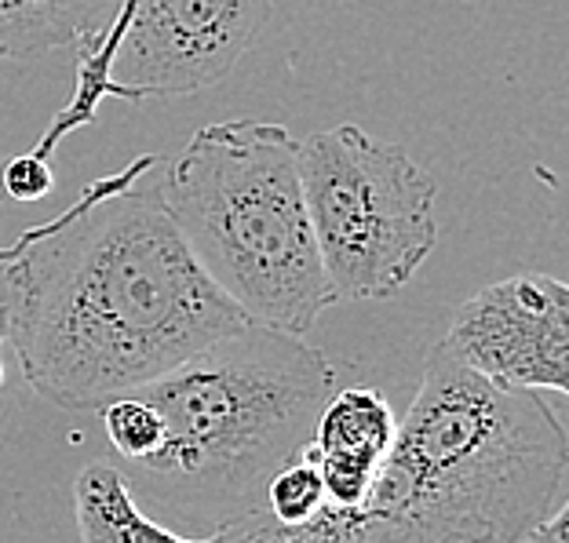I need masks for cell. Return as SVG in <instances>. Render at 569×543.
Listing matches in <instances>:
<instances>
[{"mask_svg": "<svg viewBox=\"0 0 569 543\" xmlns=\"http://www.w3.org/2000/svg\"><path fill=\"white\" fill-rule=\"evenodd\" d=\"M179 234L252 325L307 335L336 300L300 175V139L274 121L204 124L161 168Z\"/></svg>", "mask_w": 569, "mask_h": 543, "instance_id": "cell-4", "label": "cell"}, {"mask_svg": "<svg viewBox=\"0 0 569 543\" xmlns=\"http://www.w3.org/2000/svg\"><path fill=\"white\" fill-rule=\"evenodd\" d=\"M442 343L500 386L569 398V284L537 270L486 284L457 306Z\"/></svg>", "mask_w": 569, "mask_h": 543, "instance_id": "cell-6", "label": "cell"}, {"mask_svg": "<svg viewBox=\"0 0 569 543\" xmlns=\"http://www.w3.org/2000/svg\"><path fill=\"white\" fill-rule=\"evenodd\" d=\"M398 438V416L377 386L332 391L303 449L326 477L332 507H355L377 482L387 452Z\"/></svg>", "mask_w": 569, "mask_h": 543, "instance_id": "cell-8", "label": "cell"}, {"mask_svg": "<svg viewBox=\"0 0 569 543\" xmlns=\"http://www.w3.org/2000/svg\"><path fill=\"white\" fill-rule=\"evenodd\" d=\"M267 16L270 0H136L113 77L142 99L193 95L238 67Z\"/></svg>", "mask_w": 569, "mask_h": 543, "instance_id": "cell-7", "label": "cell"}, {"mask_svg": "<svg viewBox=\"0 0 569 543\" xmlns=\"http://www.w3.org/2000/svg\"><path fill=\"white\" fill-rule=\"evenodd\" d=\"M326 503H329L326 477H321L318 463L303 452L300 460L284 463V467L270 477L263 511L281 525H300L307 519H315Z\"/></svg>", "mask_w": 569, "mask_h": 543, "instance_id": "cell-12", "label": "cell"}, {"mask_svg": "<svg viewBox=\"0 0 569 543\" xmlns=\"http://www.w3.org/2000/svg\"><path fill=\"white\" fill-rule=\"evenodd\" d=\"M0 193H4V190H0Z\"/></svg>", "mask_w": 569, "mask_h": 543, "instance_id": "cell-16", "label": "cell"}, {"mask_svg": "<svg viewBox=\"0 0 569 543\" xmlns=\"http://www.w3.org/2000/svg\"><path fill=\"white\" fill-rule=\"evenodd\" d=\"M142 153L96 179L4 263L8 343L22 380L67 412L161 380L223 335L252 325L204 274Z\"/></svg>", "mask_w": 569, "mask_h": 543, "instance_id": "cell-1", "label": "cell"}, {"mask_svg": "<svg viewBox=\"0 0 569 543\" xmlns=\"http://www.w3.org/2000/svg\"><path fill=\"white\" fill-rule=\"evenodd\" d=\"M99 423L107 442L113 445V456L121 460V467H136V463L150 460L164 442V420L139 391H124L110 402H102Z\"/></svg>", "mask_w": 569, "mask_h": 543, "instance_id": "cell-11", "label": "cell"}, {"mask_svg": "<svg viewBox=\"0 0 569 543\" xmlns=\"http://www.w3.org/2000/svg\"><path fill=\"white\" fill-rule=\"evenodd\" d=\"M526 543H569V500L562 511L548 514V519L529 533Z\"/></svg>", "mask_w": 569, "mask_h": 543, "instance_id": "cell-14", "label": "cell"}, {"mask_svg": "<svg viewBox=\"0 0 569 543\" xmlns=\"http://www.w3.org/2000/svg\"><path fill=\"white\" fill-rule=\"evenodd\" d=\"M8 343V310L0 303V346ZM0 386H4V358H0Z\"/></svg>", "mask_w": 569, "mask_h": 543, "instance_id": "cell-15", "label": "cell"}, {"mask_svg": "<svg viewBox=\"0 0 569 543\" xmlns=\"http://www.w3.org/2000/svg\"><path fill=\"white\" fill-rule=\"evenodd\" d=\"M566 467L569 434L540 391L500 386L435 343L366 500L300 525L260 511L212 543H526Z\"/></svg>", "mask_w": 569, "mask_h": 543, "instance_id": "cell-2", "label": "cell"}, {"mask_svg": "<svg viewBox=\"0 0 569 543\" xmlns=\"http://www.w3.org/2000/svg\"><path fill=\"white\" fill-rule=\"evenodd\" d=\"M121 0H0V59L30 62L99 30Z\"/></svg>", "mask_w": 569, "mask_h": 543, "instance_id": "cell-10", "label": "cell"}, {"mask_svg": "<svg viewBox=\"0 0 569 543\" xmlns=\"http://www.w3.org/2000/svg\"><path fill=\"white\" fill-rule=\"evenodd\" d=\"M321 270L336 300H391L438 244V183L406 147L336 124L300 142Z\"/></svg>", "mask_w": 569, "mask_h": 543, "instance_id": "cell-5", "label": "cell"}, {"mask_svg": "<svg viewBox=\"0 0 569 543\" xmlns=\"http://www.w3.org/2000/svg\"><path fill=\"white\" fill-rule=\"evenodd\" d=\"M51 187H56L51 161L33 158V153L0 164V190H4L8 201H41L51 193Z\"/></svg>", "mask_w": 569, "mask_h": 543, "instance_id": "cell-13", "label": "cell"}, {"mask_svg": "<svg viewBox=\"0 0 569 543\" xmlns=\"http://www.w3.org/2000/svg\"><path fill=\"white\" fill-rule=\"evenodd\" d=\"M136 391L161 412L164 442L121 467L128 485L168 525L216 536L260 514L270 477L303 456L336 369L303 335L244 325Z\"/></svg>", "mask_w": 569, "mask_h": 543, "instance_id": "cell-3", "label": "cell"}, {"mask_svg": "<svg viewBox=\"0 0 569 543\" xmlns=\"http://www.w3.org/2000/svg\"><path fill=\"white\" fill-rule=\"evenodd\" d=\"M73 522L81 543H212L158 522L136 503L132 485L113 463H84L73 477Z\"/></svg>", "mask_w": 569, "mask_h": 543, "instance_id": "cell-9", "label": "cell"}]
</instances>
